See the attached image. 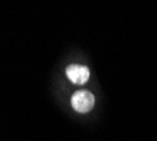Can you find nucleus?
I'll list each match as a JSON object with an SVG mask.
<instances>
[{
	"label": "nucleus",
	"instance_id": "nucleus-2",
	"mask_svg": "<svg viewBox=\"0 0 157 141\" xmlns=\"http://www.w3.org/2000/svg\"><path fill=\"white\" fill-rule=\"evenodd\" d=\"M67 76L75 85H84L89 79V69L84 65L72 64L67 68Z\"/></svg>",
	"mask_w": 157,
	"mask_h": 141
},
{
	"label": "nucleus",
	"instance_id": "nucleus-1",
	"mask_svg": "<svg viewBox=\"0 0 157 141\" xmlns=\"http://www.w3.org/2000/svg\"><path fill=\"white\" fill-rule=\"evenodd\" d=\"M94 103H95V98L88 91L77 92V93H74L72 99H71L72 107L79 113H88L94 107Z\"/></svg>",
	"mask_w": 157,
	"mask_h": 141
}]
</instances>
